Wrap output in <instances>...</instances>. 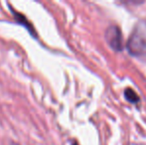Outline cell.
<instances>
[{
  "instance_id": "277c9868",
  "label": "cell",
  "mask_w": 146,
  "mask_h": 145,
  "mask_svg": "<svg viewBox=\"0 0 146 145\" xmlns=\"http://www.w3.org/2000/svg\"><path fill=\"white\" fill-rule=\"evenodd\" d=\"M124 95L125 99L132 103H137L139 101V97L131 87H126L124 89Z\"/></svg>"
},
{
  "instance_id": "7a4b0ae2",
  "label": "cell",
  "mask_w": 146,
  "mask_h": 145,
  "mask_svg": "<svg viewBox=\"0 0 146 145\" xmlns=\"http://www.w3.org/2000/svg\"><path fill=\"white\" fill-rule=\"evenodd\" d=\"M106 40L110 47L115 51H121L123 49L122 33L118 26L110 25L106 30Z\"/></svg>"
},
{
  "instance_id": "3957f363",
  "label": "cell",
  "mask_w": 146,
  "mask_h": 145,
  "mask_svg": "<svg viewBox=\"0 0 146 145\" xmlns=\"http://www.w3.org/2000/svg\"><path fill=\"white\" fill-rule=\"evenodd\" d=\"M11 11H12V13H13L14 18L16 19V21H17L19 24H21V25H23L24 27H25L26 29L29 31V33L31 34V35L34 37V38H36L37 35H36V33H35L34 28H33V26L31 25V23L27 20V18H26L23 14H20V13H18V12H16V11H13V9H12V8H11Z\"/></svg>"
},
{
  "instance_id": "6da1fadb",
  "label": "cell",
  "mask_w": 146,
  "mask_h": 145,
  "mask_svg": "<svg viewBox=\"0 0 146 145\" xmlns=\"http://www.w3.org/2000/svg\"><path fill=\"white\" fill-rule=\"evenodd\" d=\"M126 45L130 54L134 56L146 55V20H139L135 24Z\"/></svg>"
},
{
  "instance_id": "5b68a950",
  "label": "cell",
  "mask_w": 146,
  "mask_h": 145,
  "mask_svg": "<svg viewBox=\"0 0 146 145\" xmlns=\"http://www.w3.org/2000/svg\"><path fill=\"white\" fill-rule=\"evenodd\" d=\"M12 145H17V144H16V143H12Z\"/></svg>"
}]
</instances>
